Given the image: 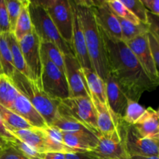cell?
Returning a JSON list of instances; mask_svg holds the SVG:
<instances>
[{"mask_svg":"<svg viewBox=\"0 0 159 159\" xmlns=\"http://www.w3.org/2000/svg\"><path fill=\"white\" fill-rule=\"evenodd\" d=\"M100 30L110 75L128 99L138 102L144 92L152 91L158 86L149 79L125 42L108 35L101 27Z\"/></svg>","mask_w":159,"mask_h":159,"instance_id":"1","label":"cell"},{"mask_svg":"<svg viewBox=\"0 0 159 159\" xmlns=\"http://www.w3.org/2000/svg\"><path fill=\"white\" fill-rule=\"evenodd\" d=\"M93 69L106 82L109 73L105 46L91 1H75Z\"/></svg>","mask_w":159,"mask_h":159,"instance_id":"2","label":"cell"},{"mask_svg":"<svg viewBox=\"0 0 159 159\" xmlns=\"http://www.w3.org/2000/svg\"><path fill=\"white\" fill-rule=\"evenodd\" d=\"M10 79L19 93L35 107L48 126H51L59 116L61 100L50 97L43 91L41 82L32 80L16 70Z\"/></svg>","mask_w":159,"mask_h":159,"instance_id":"3","label":"cell"},{"mask_svg":"<svg viewBox=\"0 0 159 159\" xmlns=\"http://www.w3.org/2000/svg\"><path fill=\"white\" fill-rule=\"evenodd\" d=\"M29 11L34 30L40 40L54 43L64 54H74L72 49L61 38L40 1H30Z\"/></svg>","mask_w":159,"mask_h":159,"instance_id":"4","label":"cell"},{"mask_svg":"<svg viewBox=\"0 0 159 159\" xmlns=\"http://www.w3.org/2000/svg\"><path fill=\"white\" fill-rule=\"evenodd\" d=\"M117 129L122 138L124 148L128 156H158L159 140L142 138L133 125L127 124L118 118Z\"/></svg>","mask_w":159,"mask_h":159,"instance_id":"5","label":"cell"},{"mask_svg":"<svg viewBox=\"0 0 159 159\" xmlns=\"http://www.w3.org/2000/svg\"><path fill=\"white\" fill-rule=\"evenodd\" d=\"M60 115H66L76 120L92 130L96 136H100L97 127V117L91 98H68L61 100L58 107Z\"/></svg>","mask_w":159,"mask_h":159,"instance_id":"6","label":"cell"},{"mask_svg":"<svg viewBox=\"0 0 159 159\" xmlns=\"http://www.w3.org/2000/svg\"><path fill=\"white\" fill-rule=\"evenodd\" d=\"M61 38L72 49L73 14L69 0L40 1ZM73 51V50H72Z\"/></svg>","mask_w":159,"mask_h":159,"instance_id":"7","label":"cell"},{"mask_svg":"<svg viewBox=\"0 0 159 159\" xmlns=\"http://www.w3.org/2000/svg\"><path fill=\"white\" fill-rule=\"evenodd\" d=\"M41 85L43 91L51 98L64 100L69 98V89L65 73L59 70L43 53Z\"/></svg>","mask_w":159,"mask_h":159,"instance_id":"8","label":"cell"},{"mask_svg":"<svg viewBox=\"0 0 159 159\" xmlns=\"http://www.w3.org/2000/svg\"><path fill=\"white\" fill-rule=\"evenodd\" d=\"M40 39L35 32L28 34L19 41L25 62L32 80L41 82L42 56Z\"/></svg>","mask_w":159,"mask_h":159,"instance_id":"9","label":"cell"},{"mask_svg":"<svg viewBox=\"0 0 159 159\" xmlns=\"http://www.w3.org/2000/svg\"><path fill=\"white\" fill-rule=\"evenodd\" d=\"M148 33L138 36L136 38L127 42L126 43L137 57L149 79L152 81L153 83L158 86V74L151 51Z\"/></svg>","mask_w":159,"mask_h":159,"instance_id":"10","label":"cell"},{"mask_svg":"<svg viewBox=\"0 0 159 159\" xmlns=\"http://www.w3.org/2000/svg\"><path fill=\"white\" fill-rule=\"evenodd\" d=\"M99 159H126L127 154L117 127L112 133L99 137V142L94 150L89 152Z\"/></svg>","mask_w":159,"mask_h":159,"instance_id":"11","label":"cell"},{"mask_svg":"<svg viewBox=\"0 0 159 159\" xmlns=\"http://www.w3.org/2000/svg\"><path fill=\"white\" fill-rule=\"evenodd\" d=\"M65 76L69 89V98H90L82 73V66L74 54H64Z\"/></svg>","mask_w":159,"mask_h":159,"instance_id":"12","label":"cell"},{"mask_svg":"<svg viewBox=\"0 0 159 159\" xmlns=\"http://www.w3.org/2000/svg\"><path fill=\"white\" fill-rule=\"evenodd\" d=\"M91 2L99 26L108 35L113 38L122 40V34L118 17L107 4V0Z\"/></svg>","mask_w":159,"mask_h":159,"instance_id":"13","label":"cell"},{"mask_svg":"<svg viewBox=\"0 0 159 159\" xmlns=\"http://www.w3.org/2000/svg\"><path fill=\"white\" fill-rule=\"evenodd\" d=\"M73 14V35H72V50L75 57L79 62L82 68H93L85 37L82 30V24L78 15L75 1H70Z\"/></svg>","mask_w":159,"mask_h":159,"instance_id":"14","label":"cell"},{"mask_svg":"<svg viewBox=\"0 0 159 159\" xmlns=\"http://www.w3.org/2000/svg\"><path fill=\"white\" fill-rule=\"evenodd\" d=\"M105 82L107 104L113 114L122 119L125 113L128 98L112 76L109 75Z\"/></svg>","mask_w":159,"mask_h":159,"instance_id":"15","label":"cell"},{"mask_svg":"<svg viewBox=\"0 0 159 159\" xmlns=\"http://www.w3.org/2000/svg\"><path fill=\"white\" fill-rule=\"evenodd\" d=\"M12 110L24 119L34 128L44 129L48 127V124L43 116L27 100V99L20 93H19L14 101Z\"/></svg>","mask_w":159,"mask_h":159,"instance_id":"16","label":"cell"},{"mask_svg":"<svg viewBox=\"0 0 159 159\" xmlns=\"http://www.w3.org/2000/svg\"><path fill=\"white\" fill-rule=\"evenodd\" d=\"M64 144L74 152H91L99 142V137L85 132H63Z\"/></svg>","mask_w":159,"mask_h":159,"instance_id":"17","label":"cell"},{"mask_svg":"<svg viewBox=\"0 0 159 159\" xmlns=\"http://www.w3.org/2000/svg\"><path fill=\"white\" fill-rule=\"evenodd\" d=\"M134 127L142 138L159 140V115L152 107L146 109Z\"/></svg>","mask_w":159,"mask_h":159,"instance_id":"18","label":"cell"},{"mask_svg":"<svg viewBox=\"0 0 159 159\" xmlns=\"http://www.w3.org/2000/svg\"><path fill=\"white\" fill-rule=\"evenodd\" d=\"M91 99L96 109L97 127L100 135L114 131L117 127L118 117L113 114L107 104L102 103L94 97H91Z\"/></svg>","mask_w":159,"mask_h":159,"instance_id":"19","label":"cell"},{"mask_svg":"<svg viewBox=\"0 0 159 159\" xmlns=\"http://www.w3.org/2000/svg\"><path fill=\"white\" fill-rule=\"evenodd\" d=\"M12 133L16 138L27 144L37 152L43 154L48 152V147L43 129H25L13 130Z\"/></svg>","mask_w":159,"mask_h":159,"instance_id":"20","label":"cell"},{"mask_svg":"<svg viewBox=\"0 0 159 159\" xmlns=\"http://www.w3.org/2000/svg\"><path fill=\"white\" fill-rule=\"evenodd\" d=\"M82 73L89 93L90 98L94 97L102 103L107 104L106 82L93 68H82ZM108 105V104H107Z\"/></svg>","mask_w":159,"mask_h":159,"instance_id":"21","label":"cell"},{"mask_svg":"<svg viewBox=\"0 0 159 159\" xmlns=\"http://www.w3.org/2000/svg\"><path fill=\"white\" fill-rule=\"evenodd\" d=\"M29 4L30 1L28 0H22L20 16L16 24L14 32L12 33L18 41L21 40L28 34L34 32V28H33L30 14L29 11Z\"/></svg>","mask_w":159,"mask_h":159,"instance_id":"22","label":"cell"},{"mask_svg":"<svg viewBox=\"0 0 159 159\" xmlns=\"http://www.w3.org/2000/svg\"><path fill=\"white\" fill-rule=\"evenodd\" d=\"M4 35L6 40H7L11 54H12L14 67H15L16 70L21 73V74L24 75L25 76H26L29 79H30L29 70H28L27 66H26V62H25L19 41L16 40V38L12 33H8V34H4Z\"/></svg>","mask_w":159,"mask_h":159,"instance_id":"23","label":"cell"},{"mask_svg":"<svg viewBox=\"0 0 159 159\" xmlns=\"http://www.w3.org/2000/svg\"><path fill=\"white\" fill-rule=\"evenodd\" d=\"M19 93L11 79L4 74H0V104L12 110Z\"/></svg>","mask_w":159,"mask_h":159,"instance_id":"24","label":"cell"},{"mask_svg":"<svg viewBox=\"0 0 159 159\" xmlns=\"http://www.w3.org/2000/svg\"><path fill=\"white\" fill-rule=\"evenodd\" d=\"M0 116L10 132L13 130L34 128L15 112L3 107L1 104H0Z\"/></svg>","mask_w":159,"mask_h":159,"instance_id":"25","label":"cell"},{"mask_svg":"<svg viewBox=\"0 0 159 159\" xmlns=\"http://www.w3.org/2000/svg\"><path fill=\"white\" fill-rule=\"evenodd\" d=\"M118 20L120 26L122 40L125 43L149 31L148 25L147 24H144L142 23L140 24H134L131 22L127 21L120 17H118Z\"/></svg>","mask_w":159,"mask_h":159,"instance_id":"26","label":"cell"},{"mask_svg":"<svg viewBox=\"0 0 159 159\" xmlns=\"http://www.w3.org/2000/svg\"><path fill=\"white\" fill-rule=\"evenodd\" d=\"M0 65L3 74L11 79L15 72L16 68L10 49L4 34H0Z\"/></svg>","mask_w":159,"mask_h":159,"instance_id":"27","label":"cell"},{"mask_svg":"<svg viewBox=\"0 0 159 159\" xmlns=\"http://www.w3.org/2000/svg\"><path fill=\"white\" fill-rule=\"evenodd\" d=\"M51 126L56 127L63 132H85L94 134L85 125L66 115L59 114L58 117Z\"/></svg>","mask_w":159,"mask_h":159,"instance_id":"28","label":"cell"},{"mask_svg":"<svg viewBox=\"0 0 159 159\" xmlns=\"http://www.w3.org/2000/svg\"><path fill=\"white\" fill-rule=\"evenodd\" d=\"M41 52L58 68L65 74L64 54L54 43L48 41L40 42Z\"/></svg>","mask_w":159,"mask_h":159,"instance_id":"29","label":"cell"},{"mask_svg":"<svg viewBox=\"0 0 159 159\" xmlns=\"http://www.w3.org/2000/svg\"><path fill=\"white\" fill-rule=\"evenodd\" d=\"M145 110L146 109L140 105L138 102L128 99L125 113L122 118L123 120L127 124L134 125L143 116Z\"/></svg>","mask_w":159,"mask_h":159,"instance_id":"30","label":"cell"},{"mask_svg":"<svg viewBox=\"0 0 159 159\" xmlns=\"http://www.w3.org/2000/svg\"><path fill=\"white\" fill-rule=\"evenodd\" d=\"M121 2L139 20L141 23L148 25V10L142 0H120Z\"/></svg>","mask_w":159,"mask_h":159,"instance_id":"31","label":"cell"},{"mask_svg":"<svg viewBox=\"0 0 159 159\" xmlns=\"http://www.w3.org/2000/svg\"><path fill=\"white\" fill-rule=\"evenodd\" d=\"M107 2L116 16L131 22L134 24L141 23L139 20L121 2L120 0H107Z\"/></svg>","mask_w":159,"mask_h":159,"instance_id":"32","label":"cell"},{"mask_svg":"<svg viewBox=\"0 0 159 159\" xmlns=\"http://www.w3.org/2000/svg\"><path fill=\"white\" fill-rule=\"evenodd\" d=\"M6 5L10 26V32L13 33L21 11L22 0H6Z\"/></svg>","mask_w":159,"mask_h":159,"instance_id":"33","label":"cell"},{"mask_svg":"<svg viewBox=\"0 0 159 159\" xmlns=\"http://www.w3.org/2000/svg\"><path fill=\"white\" fill-rule=\"evenodd\" d=\"M0 159H29L12 142H5L1 146Z\"/></svg>","mask_w":159,"mask_h":159,"instance_id":"34","label":"cell"},{"mask_svg":"<svg viewBox=\"0 0 159 159\" xmlns=\"http://www.w3.org/2000/svg\"><path fill=\"white\" fill-rule=\"evenodd\" d=\"M12 143L16 147L18 148L29 159H44L45 154L37 152L35 149L33 148L32 147L28 145L27 144L24 143L23 141H20L17 138Z\"/></svg>","mask_w":159,"mask_h":159,"instance_id":"35","label":"cell"},{"mask_svg":"<svg viewBox=\"0 0 159 159\" xmlns=\"http://www.w3.org/2000/svg\"><path fill=\"white\" fill-rule=\"evenodd\" d=\"M8 33L11 32L6 0H0V34L3 35Z\"/></svg>","mask_w":159,"mask_h":159,"instance_id":"36","label":"cell"},{"mask_svg":"<svg viewBox=\"0 0 159 159\" xmlns=\"http://www.w3.org/2000/svg\"><path fill=\"white\" fill-rule=\"evenodd\" d=\"M148 37L151 51H152V55H153L154 61H155V67H156L159 77V42L154 37L153 34L151 32H149V31L148 33Z\"/></svg>","mask_w":159,"mask_h":159,"instance_id":"37","label":"cell"},{"mask_svg":"<svg viewBox=\"0 0 159 159\" xmlns=\"http://www.w3.org/2000/svg\"><path fill=\"white\" fill-rule=\"evenodd\" d=\"M149 32L152 33L154 37L159 42V17L154 15L148 11V12Z\"/></svg>","mask_w":159,"mask_h":159,"instance_id":"38","label":"cell"},{"mask_svg":"<svg viewBox=\"0 0 159 159\" xmlns=\"http://www.w3.org/2000/svg\"><path fill=\"white\" fill-rule=\"evenodd\" d=\"M0 138L4 142H12L16 138L12 132L9 131L1 116H0Z\"/></svg>","mask_w":159,"mask_h":159,"instance_id":"39","label":"cell"},{"mask_svg":"<svg viewBox=\"0 0 159 159\" xmlns=\"http://www.w3.org/2000/svg\"><path fill=\"white\" fill-rule=\"evenodd\" d=\"M142 2L149 12L159 17V0H142Z\"/></svg>","mask_w":159,"mask_h":159,"instance_id":"40","label":"cell"},{"mask_svg":"<svg viewBox=\"0 0 159 159\" xmlns=\"http://www.w3.org/2000/svg\"><path fill=\"white\" fill-rule=\"evenodd\" d=\"M66 159H99L89 152H79L66 154Z\"/></svg>","mask_w":159,"mask_h":159,"instance_id":"41","label":"cell"},{"mask_svg":"<svg viewBox=\"0 0 159 159\" xmlns=\"http://www.w3.org/2000/svg\"><path fill=\"white\" fill-rule=\"evenodd\" d=\"M44 159H66V154L62 152H47Z\"/></svg>","mask_w":159,"mask_h":159,"instance_id":"42","label":"cell"},{"mask_svg":"<svg viewBox=\"0 0 159 159\" xmlns=\"http://www.w3.org/2000/svg\"><path fill=\"white\" fill-rule=\"evenodd\" d=\"M131 159H159L158 156H152V157H142V156H133L130 157Z\"/></svg>","mask_w":159,"mask_h":159,"instance_id":"43","label":"cell"},{"mask_svg":"<svg viewBox=\"0 0 159 159\" xmlns=\"http://www.w3.org/2000/svg\"><path fill=\"white\" fill-rule=\"evenodd\" d=\"M4 143H5V142H4V141H2V139H1V138H0V147H1V146H2V144H4Z\"/></svg>","mask_w":159,"mask_h":159,"instance_id":"44","label":"cell"},{"mask_svg":"<svg viewBox=\"0 0 159 159\" xmlns=\"http://www.w3.org/2000/svg\"><path fill=\"white\" fill-rule=\"evenodd\" d=\"M0 74H3L2 71V68H1V65H0Z\"/></svg>","mask_w":159,"mask_h":159,"instance_id":"45","label":"cell"},{"mask_svg":"<svg viewBox=\"0 0 159 159\" xmlns=\"http://www.w3.org/2000/svg\"><path fill=\"white\" fill-rule=\"evenodd\" d=\"M157 112H158V115H159V109H158V110H157Z\"/></svg>","mask_w":159,"mask_h":159,"instance_id":"46","label":"cell"},{"mask_svg":"<svg viewBox=\"0 0 159 159\" xmlns=\"http://www.w3.org/2000/svg\"><path fill=\"white\" fill-rule=\"evenodd\" d=\"M126 159H131L130 158H126Z\"/></svg>","mask_w":159,"mask_h":159,"instance_id":"47","label":"cell"},{"mask_svg":"<svg viewBox=\"0 0 159 159\" xmlns=\"http://www.w3.org/2000/svg\"><path fill=\"white\" fill-rule=\"evenodd\" d=\"M0 150H1V147H0Z\"/></svg>","mask_w":159,"mask_h":159,"instance_id":"48","label":"cell"},{"mask_svg":"<svg viewBox=\"0 0 159 159\" xmlns=\"http://www.w3.org/2000/svg\"><path fill=\"white\" fill-rule=\"evenodd\" d=\"M158 157H159V155H158Z\"/></svg>","mask_w":159,"mask_h":159,"instance_id":"49","label":"cell"}]
</instances>
